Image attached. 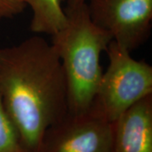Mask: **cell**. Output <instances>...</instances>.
<instances>
[{"label":"cell","mask_w":152,"mask_h":152,"mask_svg":"<svg viewBox=\"0 0 152 152\" xmlns=\"http://www.w3.org/2000/svg\"><path fill=\"white\" fill-rule=\"evenodd\" d=\"M0 94L21 145L38 152L48 129L68 113L65 75L53 46L36 34L0 48Z\"/></svg>","instance_id":"cell-1"},{"label":"cell","mask_w":152,"mask_h":152,"mask_svg":"<svg viewBox=\"0 0 152 152\" xmlns=\"http://www.w3.org/2000/svg\"><path fill=\"white\" fill-rule=\"evenodd\" d=\"M67 24L52 37L67 86L68 113H81L92 106L103 74L101 56L113 41L91 20L87 4L64 9Z\"/></svg>","instance_id":"cell-2"},{"label":"cell","mask_w":152,"mask_h":152,"mask_svg":"<svg viewBox=\"0 0 152 152\" xmlns=\"http://www.w3.org/2000/svg\"><path fill=\"white\" fill-rule=\"evenodd\" d=\"M108 66L103 72L95 103L111 123L141 99L152 94V66L136 60L112 41L106 50Z\"/></svg>","instance_id":"cell-3"},{"label":"cell","mask_w":152,"mask_h":152,"mask_svg":"<svg viewBox=\"0 0 152 152\" xmlns=\"http://www.w3.org/2000/svg\"><path fill=\"white\" fill-rule=\"evenodd\" d=\"M38 152H113V123L97 105L68 113L46 132Z\"/></svg>","instance_id":"cell-4"},{"label":"cell","mask_w":152,"mask_h":152,"mask_svg":"<svg viewBox=\"0 0 152 152\" xmlns=\"http://www.w3.org/2000/svg\"><path fill=\"white\" fill-rule=\"evenodd\" d=\"M94 24L129 53L147 42L152 26V0H89Z\"/></svg>","instance_id":"cell-5"},{"label":"cell","mask_w":152,"mask_h":152,"mask_svg":"<svg viewBox=\"0 0 152 152\" xmlns=\"http://www.w3.org/2000/svg\"><path fill=\"white\" fill-rule=\"evenodd\" d=\"M113 152H152V94L113 123Z\"/></svg>","instance_id":"cell-6"},{"label":"cell","mask_w":152,"mask_h":152,"mask_svg":"<svg viewBox=\"0 0 152 152\" xmlns=\"http://www.w3.org/2000/svg\"><path fill=\"white\" fill-rule=\"evenodd\" d=\"M32 12L30 30L35 34L53 36L67 24L62 3L64 0H24Z\"/></svg>","instance_id":"cell-7"},{"label":"cell","mask_w":152,"mask_h":152,"mask_svg":"<svg viewBox=\"0 0 152 152\" xmlns=\"http://www.w3.org/2000/svg\"><path fill=\"white\" fill-rule=\"evenodd\" d=\"M0 152H27L22 146L16 130L6 113L0 94Z\"/></svg>","instance_id":"cell-8"},{"label":"cell","mask_w":152,"mask_h":152,"mask_svg":"<svg viewBox=\"0 0 152 152\" xmlns=\"http://www.w3.org/2000/svg\"><path fill=\"white\" fill-rule=\"evenodd\" d=\"M26 6L24 0H0V21L20 15Z\"/></svg>","instance_id":"cell-9"},{"label":"cell","mask_w":152,"mask_h":152,"mask_svg":"<svg viewBox=\"0 0 152 152\" xmlns=\"http://www.w3.org/2000/svg\"><path fill=\"white\" fill-rule=\"evenodd\" d=\"M88 0H67V6L66 9L75 8L79 5H81L83 4L86 3Z\"/></svg>","instance_id":"cell-10"}]
</instances>
